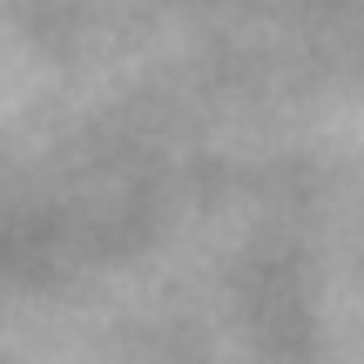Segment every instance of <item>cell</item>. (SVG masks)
I'll use <instances>...</instances> for the list:
<instances>
[]
</instances>
